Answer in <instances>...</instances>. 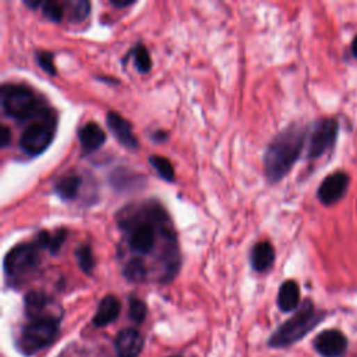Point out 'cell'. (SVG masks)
Wrapping results in <instances>:
<instances>
[{"instance_id":"83f0119b","label":"cell","mask_w":357,"mask_h":357,"mask_svg":"<svg viewBox=\"0 0 357 357\" xmlns=\"http://www.w3.org/2000/svg\"><path fill=\"white\" fill-rule=\"evenodd\" d=\"M111 5L116 9H126L134 5V2H118V0H111Z\"/></svg>"},{"instance_id":"603a6c76","label":"cell","mask_w":357,"mask_h":357,"mask_svg":"<svg viewBox=\"0 0 357 357\" xmlns=\"http://www.w3.org/2000/svg\"><path fill=\"white\" fill-rule=\"evenodd\" d=\"M133 59H134V66L138 73L145 74L151 70L152 61H151L148 49L144 45L140 44L133 49Z\"/></svg>"},{"instance_id":"4fadbf2b","label":"cell","mask_w":357,"mask_h":357,"mask_svg":"<svg viewBox=\"0 0 357 357\" xmlns=\"http://www.w3.org/2000/svg\"><path fill=\"white\" fill-rule=\"evenodd\" d=\"M275 262V250L269 241H258L250 251V264L255 272H267Z\"/></svg>"},{"instance_id":"484cf974","label":"cell","mask_w":357,"mask_h":357,"mask_svg":"<svg viewBox=\"0 0 357 357\" xmlns=\"http://www.w3.org/2000/svg\"><path fill=\"white\" fill-rule=\"evenodd\" d=\"M37 62H38L40 68L45 73H48L49 76H56L58 74V70H56L55 63H54V55L51 52H47V51L37 52Z\"/></svg>"},{"instance_id":"7a4b0ae2","label":"cell","mask_w":357,"mask_h":357,"mask_svg":"<svg viewBox=\"0 0 357 357\" xmlns=\"http://www.w3.org/2000/svg\"><path fill=\"white\" fill-rule=\"evenodd\" d=\"M325 314L322 311L315 310L311 300L303 301L296 314L285 321L269 338V346L272 347H286L301 338H304L312 328H315L322 319Z\"/></svg>"},{"instance_id":"8fae6325","label":"cell","mask_w":357,"mask_h":357,"mask_svg":"<svg viewBox=\"0 0 357 357\" xmlns=\"http://www.w3.org/2000/svg\"><path fill=\"white\" fill-rule=\"evenodd\" d=\"M144 346L141 333L134 328H126L119 332L115 347L119 357H138Z\"/></svg>"},{"instance_id":"9a60e30c","label":"cell","mask_w":357,"mask_h":357,"mask_svg":"<svg viewBox=\"0 0 357 357\" xmlns=\"http://www.w3.org/2000/svg\"><path fill=\"white\" fill-rule=\"evenodd\" d=\"M120 310H122V304H120L119 299L116 296L108 294L100 301V306L94 315L93 324L98 328L106 326L119 317Z\"/></svg>"},{"instance_id":"5bb4252c","label":"cell","mask_w":357,"mask_h":357,"mask_svg":"<svg viewBox=\"0 0 357 357\" xmlns=\"http://www.w3.org/2000/svg\"><path fill=\"white\" fill-rule=\"evenodd\" d=\"M24 304H26V312L30 317V319L42 318V317H56L48 312L51 304H54V300L51 296H48L44 292L34 290L27 293Z\"/></svg>"},{"instance_id":"9c48e42d","label":"cell","mask_w":357,"mask_h":357,"mask_svg":"<svg viewBox=\"0 0 357 357\" xmlns=\"http://www.w3.org/2000/svg\"><path fill=\"white\" fill-rule=\"evenodd\" d=\"M314 347L324 357H340L347 349V339L340 331L328 329L315 338Z\"/></svg>"},{"instance_id":"d6986e66","label":"cell","mask_w":357,"mask_h":357,"mask_svg":"<svg viewBox=\"0 0 357 357\" xmlns=\"http://www.w3.org/2000/svg\"><path fill=\"white\" fill-rule=\"evenodd\" d=\"M123 276L129 282H134V283L145 282L148 278V268L145 265V261L138 257L130 258L123 267Z\"/></svg>"},{"instance_id":"6da1fadb","label":"cell","mask_w":357,"mask_h":357,"mask_svg":"<svg viewBox=\"0 0 357 357\" xmlns=\"http://www.w3.org/2000/svg\"><path fill=\"white\" fill-rule=\"evenodd\" d=\"M307 132L300 125H290L278 133L264 152V172L269 183L280 182L297 162Z\"/></svg>"},{"instance_id":"52a82bcc","label":"cell","mask_w":357,"mask_h":357,"mask_svg":"<svg viewBox=\"0 0 357 357\" xmlns=\"http://www.w3.org/2000/svg\"><path fill=\"white\" fill-rule=\"evenodd\" d=\"M338 130L339 126L333 119H321L317 122L308 141V158H319L332 148L338 137Z\"/></svg>"},{"instance_id":"ac0fdd59","label":"cell","mask_w":357,"mask_h":357,"mask_svg":"<svg viewBox=\"0 0 357 357\" xmlns=\"http://www.w3.org/2000/svg\"><path fill=\"white\" fill-rule=\"evenodd\" d=\"M66 237H68V230L63 228L58 229L55 233H51L49 230H42L37 235L35 244L40 248L48 250L52 255H56L59 254Z\"/></svg>"},{"instance_id":"f546056e","label":"cell","mask_w":357,"mask_h":357,"mask_svg":"<svg viewBox=\"0 0 357 357\" xmlns=\"http://www.w3.org/2000/svg\"><path fill=\"white\" fill-rule=\"evenodd\" d=\"M351 54L354 58H357V37L351 42Z\"/></svg>"},{"instance_id":"44dd1931","label":"cell","mask_w":357,"mask_h":357,"mask_svg":"<svg viewBox=\"0 0 357 357\" xmlns=\"http://www.w3.org/2000/svg\"><path fill=\"white\" fill-rule=\"evenodd\" d=\"M76 258L80 269L87 275H93L95 269V257L93 253V247L90 244L80 246L76 250Z\"/></svg>"},{"instance_id":"3957f363","label":"cell","mask_w":357,"mask_h":357,"mask_svg":"<svg viewBox=\"0 0 357 357\" xmlns=\"http://www.w3.org/2000/svg\"><path fill=\"white\" fill-rule=\"evenodd\" d=\"M0 104L5 116L22 123L45 115L37 94L22 84H5L0 90Z\"/></svg>"},{"instance_id":"d4e9b609","label":"cell","mask_w":357,"mask_h":357,"mask_svg":"<svg viewBox=\"0 0 357 357\" xmlns=\"http://www.w3.org/2000/svg\"><path fill=\"white\" fill-rule=\"evenodd\" d=\"M129 317L136 324H141L147 317V306L141 299L132 297L129 301Z\"/></svg>"},{"instance_id":"7c38bea8","label":"cell","mask_w":357,"mask_h":357,"mask_svg":"<svg viewBox=\"0 0 357 357\" xmlns=\"http://www.w3.org/2000/svg\"><path fill=\"white\" fill-rule=\"evenodd\" d=\"M79 140L83 151L86 154H91L105 144L106 134L98 123L88 122L79 129Z\"/></svg>"},{"instance_id":"f1b7e54d","label":"cell","mask_w":357,"mask_h":357,"mask_svg":"<svg viewBox=\"0 0 357 357\" xmlns=\"http://www.w3.org/2000/svg\"><path fill=\"white\" fill-rule=\"evenodd\" d=\"M24 5H26L27 8L35 10V9H38V8L42 6V2H40V0H35V2H34V0H24Z\"/></svg>"},{"instance_id":"cb8c5ba5","label":"cell","mask_w":357,"mask_h":357,"mask_svg":"<svg viewBox=\"0 0 357 357\" xmlns=\"http://www.w3.org/2000/svg\"><path fill=\"white\" fill-rule=\"evenodd\" d=\"M42 15L48 20L54 23H61L65 17V8L59 2H54V0H47V2H42Z\"/></svg>"},{"instance_id":"4316f807","label":"cell","mask_w":357,"mask_h":357,"mask_svg":"<svg viewBox=\"0 0 357 357\" xmlns=\"http://www.w3.org/2000/svg\"><path fill=\"white\" fill-rule=\"evenodd\" d=\"M10 141H12V132L8 126L3 125L2 129H0V145L6 148V147H9Z\"/></svg>"},{"instance_id":"ffe728a7","label":"cell","mask_w":357,"mask_h":357,"mask_svg":"<svg viewBox=\"0 0 357 357\" xmlns=\"http://www.w3.org/2000/svg\"><path fill=\"white\" fill-rule=\"evenodd\" d=\"M69 13V19L73 23H80L86 20L91 12V3L87 0H69L65 5Z\"/></svg>"},{"instance_id":"8992f818","label":"cell","mask_w":357,"mask_h":357,"mask_svg":"<svg viewBox=\"0 0 357 357\" xmlns=\"http://www.w3.org/2000/svg\"><path fill=\"white\" fill-rule=\"evenodd\" d=\"M55 138V125L52 120L34 122L29 125L20 137V148L30 157L44 154Z\"/></svg>"},{"instance_id":"2e32d148","label":"cell","mask_w":357,"mask_h":357,"mask_svg":"<svg viewBox=\"0 0 357 357\" xmlns=\"http://www.w3.org/2000/svg\"><path fill=\"white\" fill-rule=\"evenodd\" d=\"M300 306V287L294 280H286L278 292V307L283 312L297 310Z\"/></svg>"},{"instance_id":"e0dca14e","label":"cell","mask_w":357,"mask_h":357,"mask_svg":"<svg viewBox=\"0 0 357 357\" xmlns=\"http://www.w3.org/2000/svg\"><path fill=\"white\" fill-rule=\"evenodd\" d=\"M83 179L77 173H68L62 176L55 184L56 196L63 201H72L79 196Z\"/></svg>"},{"instance_id":"277c9868","label":"cell","mask_w":357,"mask_h":357,"mask_svg":"<svg viewBox=\"0 0 357 357\" xmlns=\"http://www.w3.org/2000/svg\"><path fill=\"white\" fill-rule=\"evenodd\" d=\"M59 333V317H42L30 319L23 326L19 338V349L22 353L31 356L49 346Z\"/></svg>"},{"instance_id":"30bf717a","label":"cell","mask_w":357,"mask_h":357,"mask_svg":"<svg viewBox=\"0 0 357 357\" xmlns=\"http://www.w3.org/2000/svg\"><path fill=\"white\" fill-rule=\"evenodd\" d=\"M106 125L113 137L119 141V144L127 150H138V140L133 133L132 123L120 116L118 112L111 111L106 115Z\"/></svg>"},{"instance_id":"7402d4cb","label":"cell","mask_w":357,"mask_h":357,"mask_svg":"<svg viewBox=\"0 0 357 357\" xmlns=\"http://www.w3.org/2000/svg\"><path fill=\"white\" fill-rule=\"evenodd\" d=\"M150 164L155 169V172L165 180V182H173L175 180V169L172 162L161 155H151Z\"/></svg>"},{"instance_id":"ba28073f","label":"cell","mask_w":357,"mask_h":357,"mask_svg":"<svg viewBox=\"0 0 357 357\" xmlns=\"http://www.w3.org/2000/svg\"><path fill=\"white\" fill-rule=\"evenodd\" d=\"M350 179L343 172H336L326 176L318 187L317 196L324 205H332L338 203L346 193Z\"/></svg>"},{"instance_id":"5b68a950","label":"cell","mask_w":357,"mask_h":357,"mask_svg":"<svg viewBox=\"0 0 357 357\" xmlns=\"http://www.w3.org/2000/svg\"><path fill=\"white\" fill-rule=\"evenodd\" d=\"M41 264L40 247L35 243H20L10 248L3 260L5 273L12 279H22L34 273Z\"/></svg>"},{"instance_id":"4dcf8cb0","label":"cell","mask_w":357,"mask_h":357,"mask_svg":"<svg viewBox=\"0 0 357 357\" xmlns=\"http://www.w3.org/2000/svg\"><path fill=\"white\" fill-rule=\"evenodd\" d=\"M173 357H179V356H173Z\"/></svg>"}]
</instances>
